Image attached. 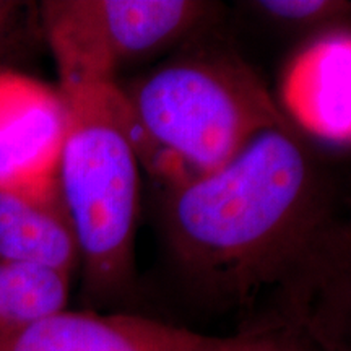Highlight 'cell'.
Masks as SVG:
<instances>
[{
	"label": "cell",
	"mask_w": 351,
	"mask_h": 351,
	"mask_svg": "<svg viewBox=\"0 0 351 351\" xmlns=\"http://www.w3.org/2000/svg\"><path fill=\"white\" fill-rule=\"evenodd\" d=\"M280 109L289 122L328 143L351 140V34L333 28L298 52L280 80Z\"/></svg>",
	"instance_id": "cell-6"
},
{
	"label": "cell",
	"mask_w": 351,
	"mask_h": 351,
	"mask_svg": "<svg viewBox=\"0 0 351 351\" xmlns=\"http://www.w3.org/2000/svg\"><path fill=\"white\" fill-rule=\"evenodd\" d=\"M0 258L73 274L80 247L60 192L0 191Z\"/></svg>",
	"instance_id": "cell-8"
},
{
	"label": "cell",
	"mask_w": 351,
	"mask_h": 351,
	"mask_svg": "<svg viewBox=\"0 0 351 351\" xmlns=\"http://www.w3.org/2000/svg\"><path fill=\"white\" fill-rule=\"evenodd\" d=\"M328 212L317 165L288 122L258 132L221 168L169 186L165 230L195 300L251 315L343 252Z\"/></svg>",
	"instance_id": "cell-1"
},
{
	"label": "cell",
	"mask_w": 351,
	"mask_h": 351,
	"mask_svg": "<svg viewBox=\"0 0 351 351\" xmlns=\"http://www.w3.org/2000/svg\"><path fill=\"white\" fill-rule=\"evenodd\" d=\"M65 130L67 112L57 86L0 70V191L60 192Z\"/></svg>",
	"instance_id": "cell-5"
},
{
	"label": "cell",
	"mask_w": 351,
	"mask_h": 351,
	"mask_svg": "<svg viewBox=\"0 0 351 351\" xmlns=\"http://www.w3.org/2000/svg\"><path fill=\"white\" fill-rule=\"evenodd\" d=\"M205 351H350L320 328L291 313L261 307L238 332L213 337Z\"/></svg>",
	"instance_id": "cell-10"
},
{
	"label": "cell",
	"mask_w": 351,
	"mask_h": 351,
	"mask_svg": "<svg viewBox=\"0 0 351 351\" xmlns=\"http://www.w3.org/2000/svg\"><path fill=\"white\" fill-rule=\"evenodd\" d=\"M72 275L0 258V333L67 309Z\"/></svg>",
	"instance_id": "cell-9"
},
{
	"label": "cell",
	"mask_w": 351,
	"mask_h": 351,
	"mask_svg": "<svg viewBox=\"0 0 351 351\" xmlns=\"http://www.w3.org/2000/svg\"><path fill=\"white\" fill-rule=\"evenodd\" d=\"M210 10L199 0H47L41 7L59 83L114 82L121 65L182 41Z\"/></svg>",
	"instance_id": "cell-4"
},
{
	"label": "cell",
	"mask_w": 351,
	"mask_h": 351,
	"mask_svg": "<svg viewBox=\"0 0 351 351\" xmlns=\"http://www.w3.org/2000/svg\"><path fill=\"white\" fill-rule=\"evenodd\" d=\"M121 93L138 163L168 187L221 168L258 132L289 122L257 73L226 49L174 57Z\"/></svg>",
	"instance_id": "cell-2"
},
{
	"label": "cell",
	"mask_w": 351,
	"mask_h": 351,
	"mask_svg": "<svg viewBox=\"0 0 351 351\" xmlns=\"http://www.w3.org/2000/svg\"><path fill=\"white\" fill-rule=\"evenodd\" d=\"M57 90L67 112L59 186L80 247L83 291L111 304L135 282L140 163L122 125L124 98L116 82Z\"/></svg>",
	"instance_id": "cell-3"
},
{
	"label": "cell",
	"mask_w": 351,
	"mask_h": 351,
	"mask_svg": "<svg viewBox=\"0 0 351 351\" xmlns=\"http://www.w3.org/2000/svg\"><path fill=\"white\" fill-rule=\"evenodd\" d=\"M254 7L270 19L296 25L335 21L350 12V2L341 0H261Z\"/></svg>",
	"instance_id": "cell-11"
},
{
	"label": "cell",
	"mask_w": 351,
	"mask_h": 351,
	"mask_svg": "<svg viewBox=\"0 0 351 351\" xmlns=\"http://www.w3.org/2000/svg\"><path fill=\"white\" fill-rule=\"evenodd\" d=\"M212 339L137 314L64 309L0 333V351H205Z\"/></svg>",
	"instance_id": "cell-7"
},
{
	"label": "cell",
	"mask_w": 351,
	"mask_h": 351,
	"mask_svg": "<svg viewBox=\"0 0 351 351\" xmlns=\"http://www.w3.org/2000/svg\"><path fill=\"white\" fill-rule=\"evenodd\" d=\"M20 10L19 2H10V0H0V44L8 33L12 32L13 25L16 21V13Z\"/></svg>",
	"instance_id": "cell-12"
}]
</instances>
